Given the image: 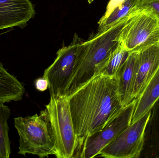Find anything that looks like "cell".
I'll return each instance as SVG.
<instances>
[{
  "instance_id": "cell-17",
  "label": "cell",
  "mask_w": 159,
  "mask_h": 158,
  "mask_svg": "<svg viewBox=\"0 0 159 158\" xmlns=\"http://www.w3.org/2000/svg\"><path fill=\"white\" fill-rule=\"evenodd\" d=\"M129 52L127 51L124 45L119 42L117 46L113 52L100 75L116 78L121 66L126 61Z\"/></svg>"
},
{
  "instance_id": "cell-14",
  "label": "cell",
  "mask_w": 159,
  "mask_h": 158,
  "mask_svg": "<svg viewBox=\"0 0 159 158\" xmlns=\"http://www.w3.org/2000/svg\"><path fill=\"white\" fill-rule=\"evenodd\" d=\"M25 92L23 83L8 73L0 62V103L20 101Z\"/></svg>"
},
{
  "instance_id": "cell-15",
  "label": "cell",
  "mask_w": 159,
  "mask_h": 158,
  "mask_svg": "<svg viewBox=\"0 0 159 158\" xmlns=\"http://www.w3.org/2000/svg\"><path fill=\"white\" fill-rule=\"evenodd\" d=\"M141 0H125L116 7L110 15L99 24L98 31L109 28L118 21L129 16L139 6Z\"/></svg>"
},
{
  "instance_id": "cell-9",
  "label": "cell",
  "mask_w": 159,
  "mask_h": 158,
  "mask_svg": "<svg viewBox=\"0 0 159 158\" xmlns=\"http://www.w3.org/2000/svg\"><path fill=\"white\" fill-rule=\"evenodd\" d=\"M132 98L136 99L159 68V41L137 52Z\"/></svg>"
},
{
  "instance_id": "cell-16",
  "label": "cell",
  "mask_w": 159,
  "mask_h": 158,
  "mask_svg": "<svg viewBox=\"0 0 159 158\" xmlns=\"http://www.w3.org/2000/svg\"><path fill=\"white\" fill-rule=\"evenodd\" d=\"M10 109L0 103V158H8L11 155L7 120L11 115Z\"/></svg>"
},
{
  "instance_id": "cell-2",
  "label": "cell",
  "mask_w": 159,
  "mask_h": 158,
  "mask_svg": "<svg viewBox=\"0 0 159 158\" xmlns=\"http://www.w3.org/2000/svg\"><path fill=\"white\" fill-rule=\"evenodd\" d=\"M109 28L98 31L78 45L74 72L64 96L70 97L100 72L117 46V37L129 16Z\"/></svg>"
},
{
  "instance_id": "cell-13",
  "label": "cell",
  "mask_w": 159,
  "mask_h": 158,
  "mask_svg": "<svg viewBox=\"0 0 159 158\" xmlns=\"http://www.w3.org/2000/svg\"><path fill=\"white\" fill-rule=\"evenodd\" d=\"M136 99L131 124L150 111L159 100V68Z\"/></svg>"
},
{
  "instance_id": "cell-7",
  "label": "cell",
  "mask_w": 159,
  "mask_h": 158,
  "mask_svg": "<svg viewBox=\"0 0 159 158\" xmlns=\"http://www.w3.org/2000/svg\"><path fill=\"white\" fill-rule=\"evenodd\" d=\"M81 40L75 33L70 44L58 51L55 61L45 70L43 77L48 82L50 96H64L74 72L77 49Z\"/></svg>"
},
{
  "instance_id": "cell-19",
  "label": "cell",
  "mask_w": 159,
  "mask_h": 158,
  "mask_svg": "<svg viewBox=\"0 0 159 158\" xmlns=\"http://www.w3.org/2000/svg\"><path fill=\"white\" fill-rule=\"evenodd\" d=\"M139 6L149 8L159 18V0H141Z\"/></svg>"
},
{
  "instance_id": "cell-6",
  "label": "cell",
  "mask_w": 159,
  "mask_h": 158,
  "mask_svg": "<svg viewBox=\"0 0 159 158\" xmlns=\"http://www.w3.org/2000/svg\"><path fill=\"white\" fill-rule=\"evenodd\" d=\"M136 103L135 99L124 107L104 128L85 138L74 158H92L99 156L103 149L130 125Z\"/></svg>"
},
{
  "instance_id": "cell-10",
  "label": "cell",
  "mask_w": 159,
  "mask_h": 158,
  "mask_svg": "<svg viewBox=\"0 0 159 158\" xmlns=\"http://www.w3.org/2000/svg\"><path fill=\"white\" fill-rule=\"evenodd\" d=\"M34 15L30 0H0V30L25 27Z\"/></svg>"
},
{
  "instance_id": "cell-5",
  "label": "cell",
  "mask_w": 159,
  "mask_h": 158,
  "mask_svg": "<svg viewBox=\"0 0 159 158\" xmlns=\"http://www.w3.org/2000/svg\"><path fill=\"white\" fill-rule=\"evenodd\" d=\"M117 40L129 53L158 42L159 18L149 8L139 6L129 16Z\"/></svg>"
},
{
  "instance_id": "cell-8",
  "label": "cell",
  "mask_w": 159,
  "mask_h": 158,
  "mask_svg": "<svg viewBox=\"0 0 159 158\" xmlns=\"http://www.w3.org/2000/svg\"><path fill=\"white\" fill-rule=\"evenodd\" d=\"M151 110L131 124L101 151L99 156L106 158H139L144 141L147 123Z\"/></svg>"
},
{
  "instance_id": "cell-12",
  "label": "cell",
  "mask_w": 159,
  "mask_h": 158,
  "mask_svg": "<svg viewBox=\"0 0 159 158\" xmlns=\"http://www.w3.org/2000/svg\"><path fill=\"white\" fill-rule=\"evenodd\" d=\"M140 158H159V99L151 110L145 130L143 147Z\"/></svg>"
},
{
  "instance_id": "cell-1",
  "label": "cell",
  "mask_w": 159,
  "mask_h": 158,
  "mask_svg": "<svg viewBox=\"0 0 159 158\" xmlns=\"http://www.w3.org/2000/svg\"><path fill=\"white\" fill-rule=\"evenodd\" d=\"M69 97L77 138L76 150L85 138L104 128L124 107L118 92L116 78L102 75Z\"/></svg>"
},
{
  "instance_id": "cell-3",
  "label": "cell",
  "mask_w": 159,
  "mask_h": 158,
  "mask_svg": "<svg viewBox=\"0 0 159 158\" xmlns=\"http://www.w3.org/2000/svg\"><path fill=\"white\" fill-rule=\"evenodd\" d=\"M14 124L20 137L19 154L40 158L56 156L54 135L45 109L39 115L15 118Z\"/></svg>"
},
{
  "instance_id": "cell-18",
  "label": "cell",
  "mask_w": 159,
  "mask_h": 158,
  "mask_svg": "<svg viewBox=\"0 0 159 158\" xmlns=\"http://www.w3.org/2000/svg\"><path fill=\"white\" fill-rule=\"evenodd\" d=\"M125 0H110L107 4L106 10L103 16L101 18L98 23L102 22L107 18L116 7L120 5Z\"/></svg>"
},
{
  "instance_id": "cell-11",
  "label": "cell",
  "mask_w": 159,
  "mask_h": 158,
  "mask_svg": "<svg viewBox=\"0 0 159 158\" xmlns=\"http://www.w3.org/2000/svg\"><path fill=\"white\" fill-rule=\"evenodd\" d=\"M137 57V52L129 53L116 77L117 81L118 92L124 107L133 101L132 93Z\"/></svg>"
},
{
  "instance_id": "cell-21",
  "label": "cell",
  "mask_w": 159,
  "mask_h": 158,
  "mask_svg": "<svg viewBox=\"0 0 159 158\" xmlns=\"http://www.w3.org/2000/svg\"><path fill=\"white\" fill-rule=\"evenodd\" d=\"M88 1L89 3H92L93 2V0H88Z\"/></svg>"
},
{
  "instance_id": "cell-4",
  "label": "cell",
  "mask_w": 159,
  "mask_h": 158,
  "mask_svg": "<svg viewBox=\"0 0 159 158\" xmlns=\"http://www.w3.org/2000/svg\"><path fill=\"white\" fill-rule=\"evenodd\" d=\"M45 110L54 135L56 157L74 158L77 148V138L69 97L65 96H50Z\"/></svg>"
},
{
  "instance_id": "cell-20",
  "label": "cell",
  "mask_w": 159,
  "mask_h": 158,
  "mask_svg": "<svg viewBox=\"0 0 159 158\" xmlns=\"http://www.w3.org/2000/svg\"><path fill=\"white\" fill-rule=\"evenodd\" d=\"M34 85L36 90L40 92H44L48 88V82L46 79L43 77L35 81Z\"/></svg>"
}]
</instances>
